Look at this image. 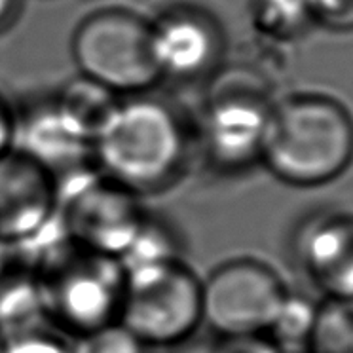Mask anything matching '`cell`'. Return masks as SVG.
<instances>
[{"instance_id": "1", "label": "cell", "mask_w": 353, "mask_h": 353, "mask_svg": "<svg viewBox=\"0 0 353 353\" xmlns=\"http://www.w3.org/2000/svg\"><path fill=\"white\" fill-rule=\"evenodd\" d=\"M14 249L37 274L48 327L77 338L120 323L125 270L116 256L74 243L57 216Z\"/></svg>"}, {"instance_id": "2", "label": "cell", "mask_w": 353, "mask_h": 353, "mask_svg": "<svg viewBox=\"0 0 353 353\" xmlns=\"http://www.w3.org/2000/svg\"><path fill=\"white\" fill-rule=\"evenodd\" d=\"M192 152L190 125L150 93L120 97L93 137L95 168L143 200L173 188Z\"/></svg>"}, {"instance_id": "3", "label": "cell", "mask_w": 353, "mask_h": 353, "mask_svg": "<svg viewBox=\"0 0 353 353\" xmlns=\"http://www.w3.org/2000/svg\"><path fill=\"white\" fill-rule=\"evenodd\" d=\"M353 161V116L325 93H292L274 101L261 163L292 186L334 181Z\"/></svg>"}, {"instance_id": "4", "label": "cell", "mask_w": 353, "mask_h": 353, "mask_svg": "<svg viewBox=\"0 0 353 353\" xmlns=\"http://www.w3.org/2000/svg\"><path fill=\"white\" fill-rule=\"evenodd\" d=\"M78 74L118 97L148 93L161 80L150 50V21L133 10L110 6L84 16L70 37Z\"/></svg>"}, {"instance_id": "5", "label": "cell", "mask_w": 353, "mask_h": 353, "mask_svg": "<svg viewBox=\"0 0 353 353\" xmlns=\"http://www.w3.org/2000/svg\"><path fill=\"white\" fill-rule=\"evenodd\" d=\"M120 323L150 350L190 342L203 327L201 277L185 259L125 272Z\"/></svg>"}, {"instance_id": "6", "label": "cell", "mask_w": 353, "mask_h": 353, "mask_svg": "<svg viewBox=\"0 0 353 353\" xmlns=\"http://www.w3.org/2000/svg\"><path fill=\"white\" fill-rule=\"evenodd\" d=\"M289 299L283 277L256 256H232L201 277L203 325L216 338L268 334Z\"/></svg>"}, {"instance_id": "7", "label": "cell", "mask_w": 353, "mask_h": 353, "mask_svg": "<svg viewBox=\"0 0 353 353\" xmlns=\"http://www.w3.org/2000/svg\"><path fill=\"white\" fill-rule=\"evenodd\" d=\"M57 185V219L74 243L99 253L128 249L145 219V200L92 165L65 176Z\"/></svg>"}, {"instance_id": "8", "label": "cell", "mask_w": 353, "mask_h": 353, "mask_svg": "<svg viewBox=\"0 0 353 353\" xmlns=\"http://www.w3.org/2000/svg\"><path fill=\"white\" fill-rule=\"evenodd\" d=\"M274 101L253 82L223 80L201 108L194 148L219 173H238L261 161Z\"/></svg>"}, {"instance_id": "9", "label": "cell", "mask_w": 353, "mask_h": 353, "mask_svg": "<svg viewBox=\"0 0 353 353\" xmlns=\"http://www.w3.org/2000/svg\"><path fill=\"white\" fill-rule=\"evenodd\" d=\"M150 50L161 78L192 82L211 74L221 63V25L208 12L175 6L150 21Z\"/></svg>"}, {"instance_id": "10", "label": "cell", "mask_w": 353, "mask_h": 353, "mask_svg": "<svg viewBox=\"0 0 353 353\" xmlns=\"http://www.w3.org/2000/svg\"><path fill=\"white\" fill-rule=\"evenodd\" d=\"M14 148L37 161L55 183L93 163V139L50 97L17 114Z\"/></svg>"}, {"instance_id": "11", "label": "cell", "mask_w": 353, "mask_h": 353, "mask_svg": "<svg viewBox=\"0 0 353 353\" xmlns=\"http://www.w3.org/2000/svg\"><path fill=\"white\" fill-rule=\"evenodd\" d=\"M57 215V185L16 148L0 156V239L19 245L44 230Z\"/></svg>"}, {"instance_id": "12", "label": "cell", "mask_w": 353, "mask_h": 353, "mask_svg": "<svg viewBox=\"0 0 353 353\" xmlns=\"http://www.w3.org/2000/svg\"><path fill=\"white\" fill-rule=\"evenodd\" d=\"M296 253L329 299H353V215H323L307 223Z\"/></svg>"}, {"instance_id": "13", "label": "cell", "mask_w": 353, "mask_h": 353, "mask_svg": "<svg viewBox=\"0 0 353 353\" xmlns=\"http://www.w3.org/2000/svg\"><path fill=\"white\" fill-rule=\"evenodd\" d=\"M48 327L37 274L17 261L0 277V334L19 336Z\"/></svg>"}, {"instance_id": "14", "label": "cell", "mask_w": 353, "mask_h": 353, "mask_svg": "<svg viewBox=\"0 0 353 353\" xmlns=\"http://www.w3.org/2000/svg\"><path fill=\"white\" fill-rule=\"evenodd\" d=\"M185 259V241L173 223L165 216L146 211L137 234L133 236L128 249L120 254L125 272L156 266L163 262L183 261Z\"/></svg>"}, {"instance_id": "15", "label": "cell", "mask_w": 353, "mask_h": 353, "mask_svg": "<svg viewBox=\"0 0 353 353\" xmlns=\"http://www.w3.org/2000/svg\"><path fill=\"white\" fill-rule=\"evenodd\" d=\"M307 353H353V299H327L315 307Z\"/></svg>"}, {"instance_id": "16", "label": "cell", "mask_w": 353, "mask_h": 353, "mask_svg": "<svg viewBox=\"0 0 353 353\" xmlns=\"http://www.w3.org/2000/svg\"><path fill=\"white\" fill-rule=\"evenodd\" d=\"M54 99L93 139L120 97L90 78L78 74L74 80L63 85V90L54 95Z\"/></svg>"}, {"instance_id": "17", "label": "cell", "mask_w": 353, "mask_h": 353, "mask_svg": "<svg viewBox=\"0 0 353 353\" xmlns=\"http://www.w3.org/2000/svg\"><path fill=\"white\" fill-rule=\"evenodd\" d=\"M314 312V306H310L304 300L292 299L289 294L276 323L268 330L272 342L283 353H304L302 347H306L307 344Z\"/></svg>"}, {"instance_id": "18", "label": "cell", "mask_w": 353, "mask_h": 353, "mask_svg": "<svg viewBox=\"0 0 353 353\" xmlns=\"http://www.w3.org/2000/svg\"><path fill=\"white\" fill-rule=\"evenodd\" d=\"M254 21L264 34L294 37L312 21L306 0H254Z\"/></svg>"}, {"instance_id": "19", "label": "cell", "mask_w": 353, "mask_h": 353, "mask_svg": "<svg viewBox=\"0 0 353 353\" xmlns=\"http://www.w3.org/2000/svg\"><path fill=\"white\" fill-rule=\"evenodd\" d=\"M122 323H112L77 338H70V353H150Z\"/></svg>"}, {"instance_id": "20", "label": "cell", "mask_w": 353, "mask_h": 353, "mask_svg": "<svg viewBox=\"0 0 353 353\" xmlns=\"http://www.w3.org/2000/svg\"><path fill=\"white\" fill-rule=\"evenodd\" d=\"M4 353H70V338L52 327H40L19 336L8 338Z\"/></svg>"}, {"instance_id": "21", "label": "cell", "mask_w": 353, "mask_h": 353, "mask_svg": "<svg viewBox=\"0 0 353 353\" xmlns=\"http://www.w3.org/2000/svg\"><path fill=\"white\" fill-rule=\"evenodd\" d=\"M312 21L332 31L353 29V0H306Z\"/></svg>"}, {"instance_id": "22", "label": "cell", "mask_w": 353, "mask_h": 353, "mask_svg": "<svg viewBox=\"0 0 353 353\" xmlns=\"http://www.w3.org/2000/svg\"><path fill=\"white\" fill-rule=\"evenodd\" d=\"M215 353H283L268 334L216 338L213 342Z\"/></svg>"}, {"instance_id": "23", "label": "cell", "mask_w": 353, "mask_h": 353, "mask_svg": "<svg viewBox=\"0 0 353 353\" xmlns=\"http://www.w3.org/2000/svg\"><path fill=\"white\" fill-rule=\"evenodd\" d=\"M17 112L12 108L4 95H0V156L14 148L16 143Z\"/></svg>"}, {"instance_id": "24", "label": "cell", "mask_w": 353, "mask_h": 353, "mask_svg": "<svg viewBox=\"0 0 353 353\" xmlns=\"http://www.w3.org/2000/svg\"><path fill=\"white\" fill-rule=\"evenodd\" d=\"M21 12V0H0V32L8 31Z\"/></svg>"}, {"instance_id": "25", "label": "cell", "mask_w": 353, "mask_h": 353, "mask_svg": "<svg viewBox=\"0 0 353 353\" xmlns=\"http://www.w3.org/2000/svg\"><path fill=\"white\" fill-rule=\"evenodd\" d=\"M16 262L17 256L16 251H14V245H10V243L0 239V277L4 276Z\"/></svg>"}, {"instance_id": "26", "label": "cell", "mask_w": 353, "mask_h": 353, "mask_svg": "<svg viewBox=\"0 0 353 353\" xmlns=\"http://www.w3.org/2000/svg\"><path fill=\"white\" fill-rule=\"evenodd\" d=\"M185 352L183 353H215L213 352V344L209 345H188V342L186 344L181 345Z\"/></svg>"}, {"instance_id": "27", "label": "cell", "mask_w": 353, "mask_h": 353, "mask_svg": "<svg viewBox=\"0 0 353 353\" xmlns=\"http://www.w3.org/2000/svg\"><path fill=\"white\" fill-rule=\"evenodd\" d=\"M4 347H6V338L0 334V353H4Z\"/></svg>"}]
</instances>
